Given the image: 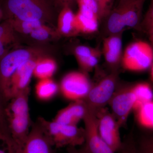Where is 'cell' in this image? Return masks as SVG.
<instances>
[{
  "instance_id": "cell-37",
  "label": "cell",
  "mask_w": 153,
  "mask_h": 153,
  "mask_svg": "<svg viewBox=\"0 0 153 153\" xmlns=\"http://www.w3.org/2000/svg\"><path fill=\"white\" fill-rule=\"evenodd\" d=\"M95 1L96 2L97 4V6H98L99 16L100 13V11H101L102 7V0H95Z\"/></svg>"
},
{
  "instance_id": "cell-5",
  "label": "cell",
  "mask_w": 153,
  "mask_h": 153,
  "mask_svg": "<svg viewBox=\"0 0 153 153\" xmlns=\"http://www.w3.org/2000/svg\"><path fill=\"white\" fill-rule=\"evenodd\" d=\"M121 63L123 68L128 71H146L153 63V46L145 41L132 42L125 49Z\"/></svg>"
},
{
  "instance_id": "cell-32",
  "label": "cell",
  "mask_w": 153,
  "mask_h": 153,
  "mask_svg": "<svg viewBox=\"0 0 153 153\" xmlns=\"http://www.w3.org/2000/svg\"><path fill=\"white\" fill-rule=\"evenodd\" d=\"M113 0H102V7L99 15V19L108 16L111 11V6Z\"/></svg>"
},
{
  "instance_id": "cell-34",
  "label": "cell",
  "mask_w": 153,
  "mask_h": 153,
  "mask_svg": "<svg viewBox=\"0 0 153 153\" xmlns=\"http://www.w3.org/2000/svg\"><path fill=\"white\" fill-rule=\"evenodd\" d=\"M77 1L78 4L85 6L98 16V6L95 0H77Z\"/></svg>"
},
{
  "instance_id": "cell-23",
  "label": "cell",
  "mask_w": 153,
  "mask_h": 153,
  "mask_svg": "<svg viewBox=\"0 0 153 153\" xmlns=\"http://www.w3.org/2000/svg\"><path fill=\"white\" fill-rule=\"evenodd\" d=\"M13 26L14 31L21 34H30L45 23L41 21H22L16 19H8Z\"/></svg>"
},
{
  "instance_id": "cell-10",
  "label": "cell",
  "mask_w": 153,
  "mask_h": 153,
  "mask_svg": "<svg viewBox=\"0 0 153 153\" xmlns=\"http://www.w3.org/2000/svg\"><path fill=\"white\" fill-rule=\"evenodd\" d=\"M54 147L44 127L38 119L32 124L25 144L18 153H55Z\"/></svg>"
},
{
  "instance_id": "cell-31",
  "label": "cell",
  "mask_w": 153,
  "mask_h": 153,
  "mask_svg": "<svg viewBox=\"0 0 153 153\" xmlns=\"http://www.w3.org/2000/svg\"><path fill=\"white\" fill-rule=\"evenodd\" d=\"M14 32L10 22L7 20L0 25V39L15 36Z\"/></svg>"
},
{
  "instance_id": "cell-18",
  "label": "cell",
  "mask_w": 153,
  "mask_h": 153,
  "mask_svg": "<svg viewBox=\"0 0 153 153\" xmlns=\"http://www.w3.org/2000/svg\"><path fill=\"white\" fill-rule=\"evenodd\" d=\"M59 86L52 78L39 79L35 87L36 97L43 101L50 100L57 94Z\"/></svg>"
},
{
  "instance_id": "cell-40",
  "label": "cell",
  "mask_w": 153,
  "mask_h": 153,
  "mask_svg": "<svg viewBox=\"0 0 153 153\" xmlns=\"http://www.w3.org/2000/svg\"><path fill=\"white\" fill-rule=\"evenodd\" d=\"M3 16V13L2 12V10L1 9L0 7V21H1V19L2 18Z\"/></svg>"
},
{
  "instance_id": "cell-43",
  "label": "cell",
  "mask_w": 153,
  "mask_h": 153,
  "mask_svg": "<svg viewBox=\"0 0 153 153\" xmlns=\"http://www.w3.org/2000/svg\"><path fill=\"white\" fill-rule=\"evenodd\" d=\"M0 140L1 141V134H0Z\"/></svg>"
},
{
  "instance_id": "cell-19",
  "label": "cell",
  "mask_w": 153,
  "mask_h": 153,
  "mask_svg": "<svg viewBox=\"0 0 153 153\" xmlns=\"http://www.w3.org/2000/svg\"><path fill=\"white\" fill-rule=\"evenodd\" d=\"M74 27L77 34H92L98 30V20L89 19L78 12L75 14Z\"/></svg>"
},
{
  "instance_id": "cell-33",
  "label": "cell",
  "mask_w": 153,
  "mask_h": 153,
  "mask_svg": "<svg viewBox=\"0 0 153 153\" xmlns=\"http://www.w3.org/2000/svg\"><path fill=\"white\" fill-rule=\"evenodd\" d=\"M16 41V36L0 39V58L4 57L8 52L5 47V46Z\"/></svg>"
},
{
  "instance_id": "cell-35",
  "label": "cell",
  "mask_w": 153,
  "mask_h": 153,
  "mask_svg": "<svg viewBox=\"0 0 153 153\" xmlns=\"http://www.w3.org/2000/svg\"><path fill=\"white\" fill-rule=\"evenodd\" d=\"M54 1L56 5L62 8L66 6L71 7L75 0H54Z\"/></svg>"
},
{
  "instance_id": "cell-3",
  "label": "cell",
  "mask_w": 153,
  "mask_h": 153,
  "mask_svg": "<svg viewBox=\"0 0 153 153\" xmlns=\"http://www.w3.org/2000/svg\"><path fill=\"white\" fill-rule=\"evenodd\" d=\"M43 51L37 48L17 49L0 58V99L2 102L10 101L9 82L14 72L28 60L44 55Z\"/></svg>"
},
{
  "instance_id": "cell-8",
  "label": "cell",
  "mask_w": 153,
  "mask_h": 153,
  "mask_svg": "<svg viewBox=\"0 0 153 153\" xmlns=\"http://www.w3.org/2000/svg\"><path fill=\"white\" fill-rule=\"evenodd\" d=\"M91 87L90 80L85 73L72 71L63 76L59 88L64 98L74 101L83 100Z\"/></svg>"
},
{
  "instance_id": "cell-22",
  "label": "cell",
  "mask_w": 153,
  "mask_h": 153,
  "mask_svg": "<svg viewBox=\"0 0 153 153\" xmlns=\"http://www.w3.org/2000/svg\"><path fill=\"white\" fill-rule=\"evenodd\" d=\"M107 30L110 35L123 33L126 26L120 12L116 7L111 11L108 16Z\"/></svg>"
},
{
  "instance_id": "cell-38",
  "label": "cell",
  "mask_w": 153,
  "mask_h": 153,
  "mask_svg": "<svg viewBox=\"0 0 153 153\" xmlns=\"http://www.w3.org/2000/svg\"><path fill=\"white\" fill-rule=\"evenodd\" d=\"M149 37V39L152 44L153 45V29L152 30H151L149 33H148Z\"/></svg>"
},
{
  "instance_id": "cell-42",
  "label": "cell",
  "mask_w": 153,
  "mask_h": 153,
  "mask_svg": "<svg viewBox=\"0 0 153 153\" xmlns=\"http://www.w3.org/2000/svg\"><path fill=\"white\" fill-rule=\"evenodd\" d=\"M151 5L150 6L153 5V0H151Z\"/></svg>"
},
{
  "instance_id": "cell-25",
  "label": "cell",
  "mask_w": 153,
  "mask_h": 153,
  "mask_svg": "<svg viewBox=\"0 0 153 153\" xmlns=\"http://www.w3.org/2000/svg\"><path fill=\"white\" fill-rule=\"evenodd\" d=\"M3 102L0 99V134L2 141L6 143L13 142L8 127L6 117L5 107L3 105Z\"/></svg>"
},
{
  "instance_id": "cell-12",
  "label": "cell",
  "mask_w": 153,
  "mask_h": 153,
  "mask_svg": "<svg viewBox=\"0 0 153 153\" xmlns=\"http://www.w3.org/2000/svg\"><path fill=\"white\" fill-rule=\"evenodd\" d=\"M38 57L28 60L20 66L11 76L8 88L10 100L19 93L30 88L29 85Z\"/></svg>"
},
{
  "instance_id": "cell-11",
  "label": "cell",
  "mask_w": 153,
  "mask_h": 153,
  "mask_svg": "<svg viewBox=\"0 0 153 153\" xmlns=\"http://www.w3.org/2000/svg\"><path fill=\"white\" fill-rule=\"evenodd\" d=\"M136 100L132 86L114 92L109 103L112 114L120 127L125 124L129 114L134 109Z\"/></svg>"
},
{
  "instance_id": "cell-6",
  "label": "cell",
  "mask_w": 153,
  "mask_h": 153,
  "mask_svg": "<svg viewBox=\"0 0 153 153\" xmlns=\"http://www.w3.org/2000/svg\"><path fill=\"white\" fill-rule=\"evenodd\" d=\"M117 78V70H114L97 84L91 86L88 94L83 100L88 109L97 114L109 103L115 92Z\"/></svg>"
},
{
  "instance_id": "cell-29",
  "label": "cell",
  "mask_w": 153,
  "mask_h": 153,
  "mask_svg": "<svg viewBox=\"0 0 153 153\" xmlns=\"http://www.w3.org/2000/svg\"><path fill=\"white\" fill-rule=\"evenodd\" d=\"M101 53L95 54L78 62L83 72H89L97 65Z\"/></svg>"
},
{
  "instance_id": "cell-20",
  "label": "cell",
  "mask_w": 153,
  "mask_h": 153,
  "mask_svg": "<svg viewBox=\"0 0 153 153\" xmlns=\"http://www.w3.org/2000/svg\"><path fill=\"white\" fill-rule=\"evenodd\" d=\"M136 100L134 109L136 110L145 103L153 100V90L147 82H140L132 86Z\"/></svg>"
},
{
  "instance_id": "cell-39",
  "label": "cell",
  "mask_w": 153,
  "mask_h": 153,
  "mask_svg": "<svg viewBox=\"0 0 153 153\" xmlns=\"http://www.w3.org/2000/svg\"><path fill=\"white\" fill-rule=\"evenodd\" d=\"M151 77L153 81V63L151 67Z\"/></svg>"
},
{
  "instance_id": "cell-17",
  "label": "cell",
  "mask_w": 153,
  "mask_h": 153,
  "mask_svg": "<svg viewBox=\"0 0 153 153\" xmlns=\"http://www.w3.org/2000/svg\"><path fill=\"white\" fill-rule=\"evenodd\" d=\"M57 68V63L53 58L42 55L37 59L33 75L39 79L51 78Z\"/></svg>"
},
{
  "instance_id": "cell-41",
  "label": "cell",
  "mask_w": 153,
  "mask_h": 153,
  "mask_svg": "<svg viewBox=\"0 0 153 153\" xmlns=\"http://www.w3.org/2000/svg\"><path fill=\"white\" fill-rule=\"evenodd\" d=\"M0 153H9L8 152H6L3 149H1V148H0Z\"/></svg>"
},
{
  "instance_id": "cell-28",
  "label": "cell",
  "mask_w": 153,
  "mask_h": 153,
  "mask_svg": "<svg viewBox=\"0 0 153 153\" xmlns=\"http://www.w3.org/2000/svg\"><path fill=\"white\" fill-rule=\"evenodd\" d=\"M117 152L118 153H137L136 142L132 133L125 137Z\"/></svg>"
},
{
  "instance_id": "cell-4",
  "label": "cell",
  "mask_w": 153,
  "mask_h": 153,
  "mask_svg": "<svg viewBox=\"0 0 153 153\" xmlns=\"http://www.w3.org/2000/svg\"><path fill=\"white\" fill-rule=\"evenodd\" d=\"M51 143L55 147H76L83 145L85 141V130L76 125H64L39 117Z\"/></svg>"
},
{
  "instance_id": "cell-27",
  "label": "cell",
  "mask_w": 153,
  "mask_h": 153,
  "mask_svg": "<svg viewBox=\"0 0 153 153\" xmlns=\"http://www.w3.org/2000/svg\"><path fill=\"white\" fill-rule=\"evenodd\" d=\"M99 53L100 51L97 48L82 45L76 47L74 50V55L77 62Z\"/></svg>"
},
{
  "instance_id": "cell-13",
  "label": "cell",
  "mask_w": 153,
  "mask_h": 153,
  "mask_svg": "<svg viewBox=\"0 0 153 153\" xmlns=\"http://www.w3.org/2000/svg\"><path fill=\"white\" fill-rule=\"evenodd\" d=\"M146 0H120L116 7L120 12L126 27L139 29Z\"/></svg>"
},
{
  "instance_id": "cell-30",
  "label": "cell",
  "mask_w": 153,
  "mask_h": 153,
  "mask_svg": "<svg viewBox=\"0 0 153 153\" xmlns=\"http://www.w3.org/2000/svg\"><path fill=\"white\" fill-rule=\"evenodd\" d=\"M153 29V5L150 6L149 8L142 19L139 30L145 33H149Z\"/></svg>"
},
{
  "instance_id": "cell-7",
  "label": "cell",
  "mask_w": 153,
  "mask_h": 153,
  "mask_svg": "<svg viewBox=\"0 0 153 153\" xmlns=\"http://www.w3.org/2000/svg\"><path fill=\"white\" fill-rule=\"evenodd\" d=\"M83 120L85 125V141L81 149L83 152L114 153L99 133L98 119L96 113L87 109Z\"/></svg>"
},
{
  "instance_id": "cell-16",
  "label": "cell",
  "mask_w": 153,
  "mask_h": 153,
  "mask_svg": "<svg viewBox=\"0 0 153 153\" xmlns=\"http://www.w3.org/2000/svg\"><path fill=\"white\" fill-rule=\"evenodd\" d=\"M75 14L69 7H63L57 19V32L60 36L69 37L77 34L74 27Z\"/></svg>"
},
{
  "instance_id": "cell-1",
  "label": "cell",
  "mask_w": 153,
  "mask_h": 153,
  "mask_svg": "<svg viewBox=\"0 0 153 153\" xmlns=\"http://www.w3.org/2000/svg\"><path fill=\"white\" fill-rule=\"evenodd\" d=\"M30 92V88H28L19 93L11 99L5 107L14 153L19 152L23 148L32 125L28 104Z\"/></svg>"
},
{
  "instance_id": "cell-24",
  "label": "cell",
  "mask_w": 153,
  "mask_h": 153,
  "mask_svg": "<svg viewBox=\"0 0 153 153\" xmlns=\"http://www.w3.org/2000/svg\"><path fill=\"white\" fill-rule=\"evenodd\" d=\"M30 35L33 39L41 41H49L59 36L57 31L55 32L45 24L33 31Z\"/></svg>"
},
{
  "instance_id": "cell-26",
  "label": "cell",
  "mask_w": 153,
  "mask_h": 153,
  "mask_svg": "<svg viewBox=\"0 0 153 153\" xmlns=\"http://www.w3.org/2000/svg\"><path fill=\"white\" fill-rule=\"evenodd\" d=\"M136 145L137 153H153V134L142 137Z\"/></svg>"
},
{
  "instance_id": "cell-2",
  "label": "cell",
  "mask_w": 153,
  "mask_h": 153,
  "mask_svg": "<svg viewBox=\"0 0 153 153\" xmlns=\"http://www.w3.org/2000/svg\"><path fill=\"white\" fill-rule=\"evenodd\" d=\"M8 19L22 21L52 22L53 13L49 0H7Z\"/></svg>"
},
{
  "instance_id": "cell-14",
  "label": "cell",
  "mask_w": 153,
  "mask_h": 153,
  "mask_svg": "<svg viewBox=\"0 0 153 153\" xmlns=\"http://www.w3.org/2000/svg\"><path fill=\"white\" fill-rule=\"evenodd\" d=\"M87 110L84 100L74 101L58 111L53 121L64 125H76L83 119Z\"/></svg>"
},
{
  "instance_id": "cell-21",
  "label": "cell",
  "mask_w": 153,
  "mask_h": 153,
  "mask_svg": "<svg viewBox=\"0 0 153 153\" xmlns=\"http://www.w3.org/2000/svg\"><path fill=\"white\" fill-rule=\"evenodd\" d=\"M135 111L140 125L145 128L153 130V100L144 103Z\"/></svg>"
},
{
  "instance_id": "cell-36",
  "label": "cell",
  "mask_w": 153,
  "mask_h": 153,
  "mask_svg": "<svg viewBox=\"0 0 153 153\" xmlns=\"http://www.w3.org/2000/svg\"><path fill=\"white\" fill-rule=\"evenodd\" d=\"M67 153H84L81 149H77L76 147H68Z\"/></svg>"
},
{
  "instance_id": "cell-9",
  "label": "cell",
  "mask_w": 153,
  "mask_h": 153,
  "mask_svg": "<svg viewBox=\"0 0 153 153\" xmlns=\"http://www.w3.org/2000/svg\"><path fill=\"white\" fill-rule=\"evenodd\" d=\"M97 115L100 137L114 153L117 152L122 142L120 134V126L112 114L105 108L99 111Z\"/></svg>"
},
{
  "instance_id": "cell-15",
  "label": "cell",
  "mask_w": 153,
  "mask_h": 153,
  "mask_svg": "<svg viewBox=\"0 0 153 153\" xmlns=\"http://www.w3.org/2000/svg\"><path fill=\"white\" fill-rule=\"evenodd\" d=\"M122 33L110 35L104 39L102 52L105 60L111 67L117 70V66L122 57Z\"/></svg>"
}]
</instances>
